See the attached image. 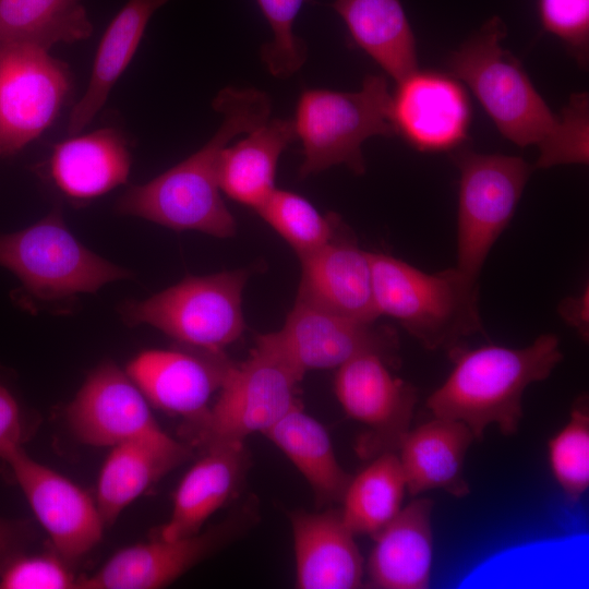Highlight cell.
Returning a JSON list of instances; mask_svg holds the SVG:
<instances>
[{
    "label": "cell",
    "instance_id": "6",
    "mask_svg": "<svg viewBox=\"0 0 589 589\" xmlns=\"http://www.w3.org/2000/svg\"><path fill=\"white\" fill-rule=\"evenodd\" d=\"M302 375L257 338L250 356L229 368L216 401L199 418L185 421L189 445L244 443L264 433L294 405Z\"/></svg>",
    "mask_w": 589,
    "mask_h": 589
},
{
    "label": "cell",
    "instance_id": "27",
    "mask_svg": "<svg viewBox=\"0 0 589 589\" xmlns=\"http://www.w3.org/2000/svg\"><path fill=\"white\" fill-rule=\"evenodd\" d=\"M168 1L128 0L111 21L98 46L87 88L70 113V135L79 134L103 108L133 58L151 17Z\"/></svg>",
    "mask_w": 589,
    "mask_h": 589
},
{
    "label": "cell",
    "instance_id": "30",
    "mask_svg": "<svg viewBox=\"0 0 589 589\" xmlns=\"http://www.w3.org/2000/svg\"><path fill=\"white\" fill-rule=\"evenodd\" d=\"M93 31L81 0H0V45L26 41L49 49Z\"/></svg>",
    "mask_w": 589,
    "mask_h": 589
},
{
    "label": "cell",
    "instance_id": "19",
    "mask_svg": "<svg viewBox=\"0 0 589 589\" xmlns=\"http://www.w3.org/2000/svg\"><path fill=\"white\" fill-rule=\"evenodd\" d=\"M300 589H357L363 587L364 563L354 534L340 510L290 514Z\"/></svg>",
    "mask_w": 589,
    "mask_h": 589
},
{
    "label": "cell",
    "instance_id": "8",
    "mask_svg": "<svg viewBox=\"0 0 589 589\" xmlns=\"http://www.w3.org/2000/svg\"><path fill=\"white\" fill-rule=\"evenodd\" d=\"M0 266L19 278L24 294L39 301L93 293L132 275L82 244L58 212L20 231L0 235Z\"/></svg>",
    "mask_w": 589,
    "mask_h": 589
},
{
    "label": "cell",
    "instance_id": "25",
    "mask_svg": "<svg viewBox=\"0 0 589 589\" xmlns=\"http://www.w3.org/2000/svg\"><path fill=\"white\" fill-rule=\"evenodd\" d=\"M294 139L293 120L274 118L227 145L219 159L221 192L256 211L276 189L278 159Z\"/></svg>",
    "mask_w": 589,
    "mask_h": 589
},
{
    "label": "cell",
    "instance_id": "36",
    "mask_svg": "<svg viewBox=\"0 0 589 589\" xmlns=\"http://www.w3.org/2000/svg\"><path fill=\"white\" fill-rule=\"evenodd\" d=\"M24 440V422L21 407L13 393L0 383V458Z\"/></svg>",
    "mask_w": 589,
    "mask_h": 589
},
{
    "label": "cell",
    "instance_id": "23",
    "mask_svg": "<svg viewBox=\"0 0 589 589\" xmlns=\"http://www.w3.org/2000/svg\"><path fill=\"white\" fill-rule=\"evenodd\" d=\"M473 440L465 423L436 417L409 430L398 448L409 493L443 490L457 498L468 495L464 461Z\"/></svg>",
    "mask_w": 589,
    "mask_h": 589
},
{
    "label": "cell",
    "instance_id": "2",
    "mask_svg": "<svg viewBox=\"0 0 589 589\" xmlns=\"http://www.w3.org/2000/svg\"><path fill=\"white\" fill-rule=\"evenodd\" d=\"M213 108L220 113L221 122L209 141L147 183L128 189L117 202L120 214L218 238L236 233V220L220 194V155L233 137L269 119L272 100L254 87L227 86L214 98Z\"/></svg>",
    "mask_w": 589,
    "mask_h": 589
},
{
    "label": "cell",
    "instance_id": "34",
    "mask_svg": "<svg viewBox=\"0 0 589 589\" xmlns=\"http://www.w3.org/2000/svg\"><path fill=\"white\" fill-rule=\"evenodd\" d=\"M77 580L55 551L21 553L0 568V589H77Z\"/></svg>",
    "mask_w": 589,
    "mask_h": 589
},
{
    "label": "cell",
    "instance_id": "38",
    "mask_svg": "<svg viewBox=\"0 0 589 589\" xmlns=\"http://www.w3.org/2000/svg\"><path fill=\"white\" fill-rule=\"evenodd\" d=\"M29 539L31 531L26 522L0 517V568L23 553Z\"/></svg>",
    "mask_w": 589,
    "mask_h": 589
},
{
    "label": "cell",
    "instance_id": "13",
    "mask_svg": "<svg viewBox=\"0 0 589 589\" xmlns=\"http://www.w3.org/2000/svg\"><path fill=\"white\" fill-rule=\"evenodd\" d=\"M3 460L63 561L72 565L100 542L105 522L84 490L33 459L23 446L9 452Z\"/></svg>",
    "mask_w": 589,
    "mask_h": 589
},
{
    "label": "cell",
    "instance_id": "5",
    "mask_svg": "<svg viewBox=\"0 0 589 589\" xmlns=\"http://www.w3.org/2000/svg\"><path fill=\"white\" fill-rule=\"evenodd\" d=\"M390 103L392 94L383 75L365 76L358 92L303 91L292 119L303 149L300 178L337 165H345L356 175L364 173L363 142L395 134Z\"/></svg>",
    "mask_w": 589,
    "mask_h": 589
},
{
    "label": "cell",
    "instance_id": "9",
    "mask_svg": "<svg viewBox=\"0 0 589 589\" xmlns=\"http://www.w3.org/2000/svg\"><path fill=\"white\" fill-rule=\"evenodd\" d=\"M457 267L479 278L486 257L512 220L532 167L520 157L459 149Z\"/></svg>",
    "mask_w": 589,
    "mask_h": 589
},
{
    "label": "cell",
    "instance_id": "14",
    "mask_svg": "<svg viewBox=\"0 0 589 589\" xmlns=\"http://www.w3.org/2000/svg\"><path fill=\"white\" fill-rule=\"evenodd\" d=\"M65 418L81 443L97 447L167 434L155 421L137 385L110 361L87 376L68 405Z\"/></svg>",
    "mask_w": 589,
    "mask_h": 589
},
{
    "label": "cell",
    "instance_id": "31",
    "mask_svg": "<svg viewBox=\"0 0 589 589\" xmlns=\"http://www.w3.org/2000/svg\"><path fill=\"white\" fill-rule=\"evenodd\" d=\"M300 257L314 252L336 237L338 220L324 216L305 197L275 189L255 211Z\"/></svg>",
    "mask_w": 589,
    "mask_h": 589
},
{
    "label": "cell",
    "instance_id": "21",
    "mask_svg": "<svg viewBox=\"0 0 589 589\" xmlns=\"http://www.w3.org/2000/svg\"><path fill=\"white\" fill-rule=\"evenodd\" d=\"M202 457L177 488L169 520L158 537L184 538L201 531L204 522L239 489L248 467L244 443H219L203 448Z\"/></svg>",
    "mask_w": 589,
    "mask_h": 589
},
{
    "label": "cell",
    "instance_id": "29",
    "mask_svg": "<svg viewBox=\"0 0 589 589\" xmlns=\"http://www.w3.org/2000/svg\"><path fill=\"white\" fill-rule=\"evenodd\" d=\"M406 481L396 452L375 456L351 477L341 498V518L354 534L374 537L401 509Z\"/></svg>",
    "mask_w": 589,
    "mask_h": 589
},
{
    "label": "cell",
    "instance_id": "26",
    "mask_svg": "<svg viewBox=\"0 0 589 589\" xmlns=\"http://www.w3.org/2000/svg\"><path fill=\"white\" fill-rule=\"evenodd\" d=\"M352 40L396 83L418 71L416 39L399 0H334Z\"/></svg>",
    "mask_w": 589,
    "mask_h": 589
},
{
    "label": "cell",
    "instance_id": "24",
    "mask_svg": "<svg viewBox=\"0 0 589 589\" xmlns=\"http://www.w3.org/2000/svg\"><path fill=\"white\" fill-rule=\"evenodd\" d=\"M131 155L123 134L113 128L77 135L55 145L49 173L69 199L89 201L123 184Z\"/></svg>",
    "mask_w": 589,
    "mask_h": 589
},
{
    "label": "cell",
    "instance_id": "28",
    "mask_svg": "<svg viewBox=\"0 0 589 589\" xmlns=\"http://www.w3.org/2000/svg\"><path fill=\"white\" fill-rule=\"evenodd\" d=\"M263 435L289 458L320 503L341 501L351 476L338 462L326 429L299 404Z\"/></svg>",
    "mask_w": 589,
    "mask_h": 589
},
{
    "label": "cell",
    "instance_id": "37",
    "mask_svg": "<svg viewBox=\"0 0 589 589\" xmlns=\"http://www.w3.org/2000/svg\"><path fill=\"white\" fill-rule=\"evenodd\" d=\"M557 312L564 322L573 327L584 339L589 338V287L586 286L579 294L563 299L557 305Z\"/></svg>",
    "mask_w": 589,
    "mask_h": 589
},
{
    "label": "cell",
    "instance_id": "33",
    "mask_svg": "<svg viewBox=\"0 0 589 589\" xmlns=\"http://www.w3.org/2000/svg\"><path fill=\"white\" fill-rule=\"evenodd\" d=\"M304 0H256L273 37L260 48V58L276 79L296 74L308 59L305 41L294 33V21Z\"/></svg>",
    "mask_w": 589,
    "mask_h": 589
},
{
    "label": "cell",
    "instance_id": "32",
    "mask_svg": "<svg viewBox=\"0 0 589 589\" xmlns=\"http://www.w3.org/2000/svg\"><path fill=\"white\" fill-rule=\"evenodd\" d=\"M552 473L566 500L577 503L589 486V408L581 396L574 404L569 420L549 441Z\"/></svg>",
    "mask_w": 589,
    "mask_h": 589
},
{
    "label": "cell",
    "instance_id": "20",
    "mask_svg": "<svg viewBox=\"0 0 589 589\" xmlns=\"http://www.w3.org/2000/svg\"><path fill=\"white\" fill-rule=\"evenodd\" d=\"M433 501L416 498L374 538L366 574L380 589H424L430 586Z\"/></svg>",
    "mask_w": 589,
    "mask_h": 589
},
{
    "label": "cell",
    "instance_id": "18",
    "mask_svg": "<svg viewBox=\"0 0 589 589\" xmlns=\"http://www.w3.org/2000/svg\"><path fill=\"white\" fill-rule=\"evenodd\" d=\"M300 261L297 301L364 323H374L380 317L368 251L336 235Z\"/></svg>",
    "mask_w": 589,
    "mask_h": 589
},
{
    "label": "cell",
    "instance_id": "4",
    "mask_svg": "<svg viewBox=\"0 0 589 589\" xmlns=\"http://www.w3.org/2000/svg\"><path fill=\"white\" fill-rule=\"evenodd\" d=\"M378 316L396 320L428 350H448L482 333L479 284L457 267L425 273L402 260L369 252Z\"/></svg>",
    "mask_w": 589,
    "mask_h": 589
},
{
    "label": "cell",
    "instance_id": "22",
    "mask_svg": "<svg viewBox=\"0 0 589 589\" xmlns=\"http://www.w3.org/2000/svg\"><path fill=\"white\" fill-rule=\"evenodd\" d=\"M191 446L165 434L112 446L101 467L96 504L105 526L134 500L191 456Z\"/></svg>",
    "mask_w": 589,
    "mask_h": 589
},
{
    "label": "cell",
    "instance_id": "11",
    "mask_svg": "<svg viewBox=\"0 0 589 589\" xmlns=\"http://www.w3.org/2000/svg\"><path fill=\"white\" fill-rule=\"evenodd\" d=\"M256 338L302 376L311 370L338 369L369 352L381 354L393 364L399 347L398 337L389 327L351 320L297 300L279 330Z\"/></svg>",
    "mask_w": 589,
    "mask_h": 589
},
{
    "label": "cell",
    "instance_id": "3",
    "mask_svg": "<svg viewBox=\"0 0 589 589\" xmlns=\"http://www.w3.org/2000/svg\"><path fill=\"white\" fill-rule=\"evenodd\" d=\"M453 370L428 398L434 417L465 423L474 440H482L490 424L505 436L514 435L522 418L526 388L550 376L562 361L560 338L540 335L524 348L486 345L447 350Z\"/></svg>",
    "mask_w": 589,
    "mask_h": 589
},
{
    "label": "cell",
    "instance_id": "7",
    "mask_svg": "<svg viewBox=\"0 0 589 589\" xmlns=\"http://www.w3.org/2000/svg\"><path fill=\"white\" fill-rule=\"evenodd\" d=\"M248 278L247 269L189 276L145 300L127 301L120 315L130 326L151 325L182 345L224 350L245 328L242 291Z\"/></svg>",
    "mask_w": 589,
    "mask_h": 589
},
{
    "label": "cell",
    "instance_id": "35",
    "mask_svg": "<svg viewBox=\"0 0 589 589\" xmlns=\"http://www.w3.org/2000/svg\"><path fill=\"white\" fill-rule=\"evenodd\" d=\"M543 28L563 40L581 64L589 47V0H539Z\"/></svg>",
    "mask_w": 589,
    "mask_h": 589
},
{
    "label": "cell",
    "instance_id": "12",
    "mask_svg": "<svg viewBox=\"0 0 589 589\" xmlns=\"http://www.w3.org/2000/svg\"><path fill=\"white\" fill-rule=\"evenodd\" d=\"M381 354H360L337 369L334 388L344 411L368 428L358 453L370 458L397 452L410 430L417 389L394 376Z\"/></svg>",
    "mask_w": 589,
    "mask_h": 589
},
{
    "label": "cell",
    "instance_id": "17",
    "mask_svg": "<svg viewBox=\"0 0 589 589\" xmlns=\"http://www.w3.org/2000/svg\"><path fill=\"white\" fill-rule=\"evenodd\" d=\"M470 118L464 87L438 72L418 70L398 82L392 95L395 134L422 152L449 151L462 144Z\"/></svg>",
    "mask_w": 589,
    "mask_h": 589
},
{
    "label": "cell",
    "instance_id": "16",
    "mask_svg": "<svg viewBox=\"0 0 589 589\" xmlns=\"http://www.w3.org/2000/svg\"><path fill=\"white\" fill-rule=\"evenodd\" d=\"M232 517L184 538L155 540L124 548L97 572L79 577L77 589L164 588L230 541L243 526Z\"/></svg>",
    "mask_w": 589,
    "mask_h": 589
},
{
    "label": "cell",
    "instance_id": "10",
    "mask_svg": "<svg viewBox=\"0 0 589 589\" xmlns=\"http://www.w3.org/2000/svg\"><path fill=\"white\" fill-rule=\"evenodd\" d=\"M48 50L26 41L0 45V158L38 137L70 89L67 67Z\"/></svg>",
    "mask_w": 589,
    "mask_h": 589
},
{
    "label": "cell",
    "instance_id": "15",
    "mask_svg": "<svg viewBox=\"0 0 589 589\" xmlns=\"http://www.w3.org/2000/svg\"><path fill=\"white\" fill-rule=\"evenodd\" d=\"M183 346L145 350L125 372L152 405L191 421L209 408L233 362L224 350Z\"/></svg>",
    "mask_w": 589,
    "mask_h": 589
},
{
    "label": "cell",
    "instance_id": "1",
    "mask_svg": "<svg viewBox=\"0 0 589 589\" xmlns=\"http://www.w3.org/2000/svg\"><path fill=\"white\" fill-rule=\"evenodd\" d=\"M505 36L504 22L490 19L452 53V74L471 88L506 139L538 146L533 169L588 164V95L574 94L562 115H554L521 64L503 49Z\"/></svg>",
    "mask_w": 589,
    "mask_h": 589
}]
</instances>
